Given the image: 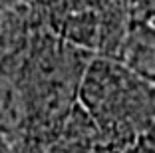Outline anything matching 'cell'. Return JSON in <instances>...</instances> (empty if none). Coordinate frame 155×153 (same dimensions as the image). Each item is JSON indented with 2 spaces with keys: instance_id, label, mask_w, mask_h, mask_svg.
Wrapping results in <instances>:
<instances>
[{
  "instance_id": "obj_1",
  "label": "cell",
  "mask_w": 155,
  "mask_h": 153,
  "mask_svg": "<svg viewBox=\"0 0 155 153\" xmlns=\"http://www.w3.org/2000/svg\"><path fill=\"white\" fill-rule=\"evenodd\" d=\"M78 108L104 143L135 147L155 129V81L123 60L94 58L80 81Z\"/></svg>"
},
{
  "instance_id": "obj_2",
  "label": "cell",
  "mask_w": 155,
  "mask_h": 153,
  "mask_svg": "<svg viewBox=\"0 0 155 153\" xmlns=\"http://www.w3.org/2000/svg\"><path fill=\"white\" fill-rule=\"evenodd\" d=\"M72 60L74 54H70L66 46H44L42 52L28 62L26 74L30 81L24 94L26 109L44 105L48 115L70 113L72 104H78L80 81L87 66H78Z\"/></svg>"
},
{
  "instance_id": "obj_3",
  "label": "cell",
  "mask_w": 155,
  "mask_h": 153,
  "mask_svg": "<svg viewBox=\"0 0 155 153\" xmlns=\"http://www.w3.org/2000/svg\"><path fill=\"white\" fill-rule=\"evenodd\" d=\"M28 115L24 94L8 81L6 76H0V125L18 127L22 119Z\"/></svg>"
}]
</instances>
